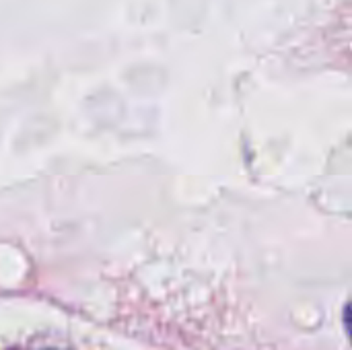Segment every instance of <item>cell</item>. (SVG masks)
Here are the masks:
<instances>
[{
  "label": "cell",
  "instance_id": "1",
  "mask_svg": "<svg viewBox=\"0 0 352 350\" xmlns=\"http://www.w3.org/2000/svg\"><path fill=\"white\" fill-rule=\"evenodd\" d=\"M344 322H346V328H349V334L352 338V305L346 307V316H344Z\"/></svg>",
  "mask_w": 352,
  "mask_h": 350
}]
</instances>
